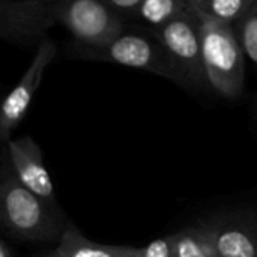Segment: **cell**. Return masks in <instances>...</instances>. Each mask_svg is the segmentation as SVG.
<instances>
[{"label": "cell", "mask_w": 257, "mask_h": 257, "mask_svg": "<svg viewBox=\"0 0 257 257\" xmlns=\"http://www.w3.org/2000/svg\"><path fill=\"white\" fill-rule=\"evenodd\" d=\"M0 214L3 227L21 241H59L65 229L50 203L21 184L6 157H3L2 167Z\"/></svg>", "instance_id": "6da1fadb"}, {"label": "cell", "mask_w": 257, "mask_h": 257, "mask_svg": "<svg viewBox=\"0 0 257 257\" xmlns=\"http://www.w3.org/2000/svg\"><path fill=\"white\" fill-rule=\"evenodd\" d=\"M199 18L209 86L220 96L236 99L244 92L247 57L236 29L202 14H199Z\"/></svg>", "instance_id": "7a4b0ae2"}, {"label": "cell", "mask_w": 257, "mask_h": 257, "mask_svg": "<svg viewBox=\"0 0 257 257\" xmlns=\"http://www.w3.org/2000/svg\"><path fill=\"white\" fill-rule=\"evenodd\" d=\"M152 32L176 68L182 87L188 90H206L211 87L203 62L200 18L194 8Z\"/></svg>", "instance_id": "3957f363"}, {"label": "cell", "mask_w": 257, "mask_h": 257, "mask_svg": "<svg viewBox=\"0 0 257 257\" xmlns=\"http://www.w3.org/2000/svg\"><path fill=\"white\" fill-rule=\"evenodd\" d=\"M83 56L92 60L151 72L181 86V77L154 32L152 35L122 32L101 47L83 48Z\"/></svg>", "instance_id": "277c9868"}, {"label": "cell", "mask_w": 257, "mask_h": 257, "mask_svg": "<svg viewBox=\"0 0 257 257\" xmlns=\"http://www.w3.org/2000/svg\"><path fill=\"white\" fill-rule=\"evenodd\" d=\"M56 15L83 48L101 47L125 32L122 15L105 0H56Z\"/></svg>", "instance_id": "5b68a950"}, {"label": "cell", "mask_w": 257, "mask_h": 257, "mask_svg": "<svg viewBox=\"0 0 257 257\" xmlns=\"http://www.w3.org/2000/svg\"><path fill=\"white\" fill-rule=\"evenodd\" d=\"M56 24V0H0V38L9 44L38 45Z\"/></svg>", "instance_id": "8992f818"}, {"label": "cell", "mask_w": 257, "mask_h": 257, "mask_svg": "<svg viewBox=\"0 0 257 257\" xmlns=\"http://www.w3.org/2000/svg\"><path fill=\"white\" fill-rule=\"evenodd\" d=\"M56 53H57L56 42L51 38L42 39L36 45V51L27 69L21 75L20 81L5 98L0 110V137L5 143L11 139L12 131L24 119L33 101V96L41 86L47 68L51 65L53 59L56 57Z\"/></svg>", "instance_id": "52a82bcc"}, {"label": "cell", "mask_w": 257, "mask_h": 257, "mask_svg": "<svg viewBox=\"0 0 257 257\" xmlns=\"http://www.w3.org/2000/svg\"><path fill=\"white\" fill-rule=\"evenodd\" d=\"M6 146L11 166L21 184L47 203L54 205V187L39 145L30 136H23L18 139H9Z\"/></svg>", "instance_id": "ba28073f"}, {"label": "cell", "mask_w": 257, "mask_h": 257, "mask_svg": "<svg viewBox=\"0 0 257 257\" xmlns=\"http://www.w3.org/2000/svg\"><path fill=\"white\" fill-rule=\"evenodd\" d=\"M220 257H257V232L241 220H215L199 226Z\"/></svg>", "instance_id": "9c48e42d"}, {"label": "cell", "mask_w": 257, "mask_h": 257, "mask_svg": "<svg viewBox=\"0 0 257 257\" xmlns=\"http://www.w3.org/2000/svg\"><path fill=\"white\" fill-rule=\"evenodd\" d=\"M56 250L65 257H142V248L137 247L93 242L71 223L65 226Z\"/></svg>", "instance_id": "30bf717a"}, {"label": "cell", "mask_w": 257, "mask_h": 257, "mask_svg": "<svg viewBox=\"0 0 257 257\" xmlns=\"http://www.w3.org/2000/svg\"><path fill=\"white\" fill-rule=\"evenodd\" d=\"M193 8L191 0H142L136 17L151 30H158Z\"/></svg>", "instance_id": "8fae6325"}, {"label": "cell", "mask_w": 257, "mask_h": 257, "mask_svg": "<svg viewBox=\"0 0 257 257\" xmlns=\"http://www.w3.org/2000/svg\"><path fill=\"white\" fill-rule=\"evenodd\" d=\"M256 0H191L193 8L218 23L236 26Z\"/></svg>", "instance_id": "7c38bea8"}, {"label": "cell", "mask_w": 257, "mask_h": 257, "mask_svg": "<svg viewBox=\"0 0 257 257\" xmlns=\"http://www.w3.org/2000/svg\"><path fill=\"white\" fill-rule=\"evenodd\" d=\"M178 257H220L200 227H188L175 233Z\"/></svg>", "instance_id": "4fadbf2b"}, {"label": "cell", "mask_w": 257, "mask_h": 257, "mask_svg": "<svg viewBox=\"0 0 257 257\" xmlns=\"http://www.w3.org/2000/svg\"><path fill=\"white\" fill-rule=\"evenodd\" d=\"M235 29L247 57L256 65L257 69V0Z\"/></svg>", "instance_id": "5bb4252c"}, {"label": "cell", "mask_w": 257, "mask_h": 257, "mask_svg": "<svg viewBox=\"0 0 257 257\" xmlns=\"http://www.w3.org/2000/svg\"><path fill=\"white\" fill-rule=\"evenodd\" d=\"M142 257H178L175 233L149 242L142 248Z\"/></svg>", "instance_id": "9a60e30c"}, {"label": "cell", "mask_w": 257, "mask_h": 257, "mask_svg": "<svg viewBox=\"0 0 257 257\" xmlns=\"http://www.w3.org/2000/svg\"><path fill=\"white\" fill-rule=\"evenodd\" d=\"M120 15H136L142 0H105Z\"/></svg>", "instance_id": "2e32d148"}, {"label": "cell", "mask_w": 257, "mask_h": 257, "mask_svg": "<svg viewBox=\"0 0 257 257\" xmlns=\"http://www.w3.org/2000/svg\"><path fill=\"white\" fill-rule=\"evenodd\" d=\"M0 257H12V250L6 242H0Z\"/></svg>", "instance_id": "e0dca14e"}, {"label": "cell", "mask_w": 257, "mask_h": 257, "mask_svg": "<svg viewBox=\"0 0 257 257\" xmlns=\"http://www.w3.org/2000/svg\"><path fill=\"white\" fill-rule=\"evenodd\" d=\"M44 257H65V256H63L62 253H59L57 250H54L53 253H50V254H45Z\"/></svg>", "instance_id": "ac0fdd59"}]
</instances>
